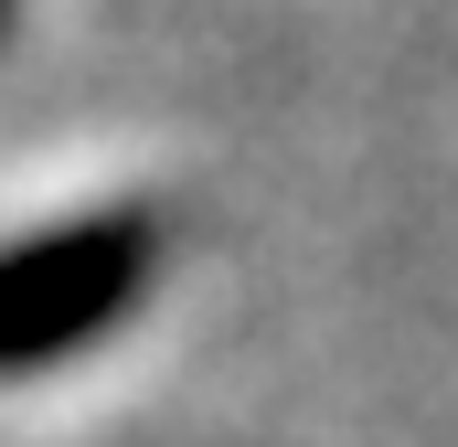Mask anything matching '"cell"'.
I'll use <instances>...</instances> for the list:
<instances>
[{
	"label": "cell",
	"instance_id": "1",
	"mask_svg": "<svg viewBox=\"0 0 458 447\" xmlns=\"http://www.w3.org/2000/svg\"><path fill=\"white\" fill-rule=\"evenodd\" d=\"M139 277H149V234L128 214L0 256V362H43V351H64V341L107 331L117 299H128Z\"/></svg>",
	"mask_w": 458,
	"mask_h": 447
}]
</instances>
